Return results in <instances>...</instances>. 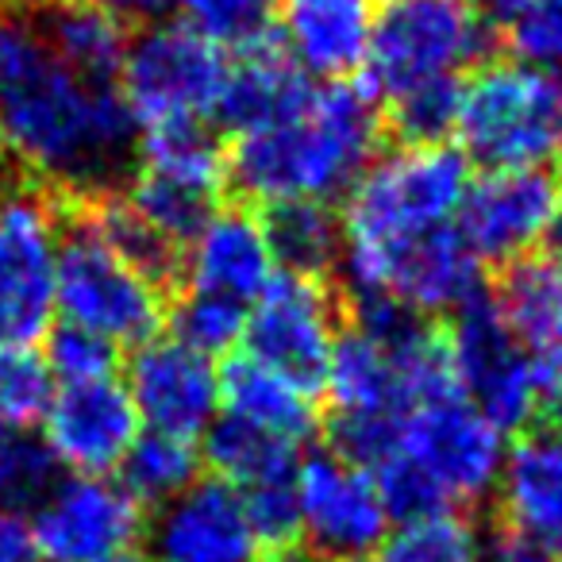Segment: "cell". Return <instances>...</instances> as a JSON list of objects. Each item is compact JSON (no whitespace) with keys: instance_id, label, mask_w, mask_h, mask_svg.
Segmentation results:
<instances>
[{"instance_id":"cell-1","label":"cell","mask_w":562,"mask_h":562,"mask_svg":"<svg viewBox=\"0 0 562 562\" xmlns=\"http://www.w3.org/2000/svg\"><path fill=\"white\" fill-rule=\"evenodd\" d=\"M135 120L116 86L74 74L40 20L0 4V147L50 186L93 189L127 162Z\"/></svg>"},{"instance_id":"cell-2","label":"cell","mask_w":562,"mask_h":562,"mask_svg":"<svg viewBox=\"0 0 562 562\" xmlns=\"http://www.w3.org/2000/svg\"><path fill=\"white\" fill-rule=\"evenodd\" d=\"M382 143V112L367 86L331 81L313 89L293 116L235 139L227 181L266 209L293 201L344 196L374 162Z\"/></svg>"},{"instance_id":"cell-3","label":"cell","mask_w":562,"mask_h":562,"mask_svg":"<svg viewBox=\"0 0 562 562\" xmlns=\"http://www.w3.org/2000/svg\"><path fill=\"white\" fill-rule=\"evenodd\" d=\"M470 189V158L447 143H405L355 178L339 212V270L347 290L362 293L390 250L454 224Z\"/></svg>"},{"instance_id":"cell-4","label":"cell","mask_w":562,"mask_h":562,"mask_svg":"<svg viewBox=\"0 0 562 562\" xmlns=\"http://www.w3.org/2000/svg\"><path fill=\"white\" fill-rule=\"evenodd\" d=\"M454 132L462 155L490 170L562 158V74L528 63H485L462 81Z\"/></svg>"},{"instance_id":"cell-5","label":"cell","mask_w":562,"mask_h":562,"mask_svg":"<svg viewBox=\"0 0 562 562\" xmlns=\"http://www.w3.org/2000/svg\"><path fill=\"white\" fill-rule=\"evenodd\" d=\"M490 35L474 0H385L362 66L367 89L393 101L408 89L459 81L462 70L482 63Z\"/></svg>"},{"instance_id":"cell-6","label":"cell","mask_w":562,"mask_h":562,"mask_svg":"<svg viewBox=\"0 0 562 562\" xmlns=\"http://www.w3.org/2000/svg\"><path fill=\"white\" fill-rule=\"evenodd\" d=\"M227 66L220 43L189 24L158 20L127 40L116 89L139 132L189 127L220 112Z\"/></svg>"},{"instance_id":"cell-7","label":"cell","mask_w":562,"mask_h":562,"mask_svg":"<svg viewBox=\"0 0 562 562\" xmlns=\"http://www.w3.org/2000/svg\"><path fill=\"white\" fill-rule=\"evenodd\" d=\"M55 313L112 347H139L162 324V285L116 255L86 220L66 232L58 250Z\"/></svg>"},{"instance_id":"cell-8","label":"cell","mask_w":562,"mask_h":562,"mask_svg":"<svg viewBox=\"0 0 562 562\" xmlns=\"http://www.w3.org/2000/svg\"><path fill=\"white\" fill-rule=\"evenodd\" d=\"M63 239V212L47 189L0 186V347H35L50 331Z\"/></svg>"},{"instance_id":"cell-9","label":"cell","mask_w":562,"mask_h":562,"mask_svg":"<svg viewBox=\"0 0 562 562\" xmlns=\"http://www.w3.org/2000/svg\"><path fill=\"white\" fill-rule=\"evenodd\" d=\"M390 454L405 459L459 513L497 493L508 439L467 397H447L408 408Z\"/></svg>"},{"instance_id":"cell-10","label":"cell","mask_w":562,"mask_h":562,"mask_svg":"<svg viewBox=\"0 0 562 562\" xmlns=\"http://www.w3.org/2000/svg\"><path fill=\"white\" fill-rule=\"evenodd\" d=\"M227 181V155L204 124L143 132L139 173L132 181V209L173 247H186L193 232L220 209Z\"/></svg>"},{"instance_id":"cell-11","label":"cell","mask_w":562,"mask_h":562,"mask_svg":"<svg viewBox=\"0 0 562 562\" xmlns=\"http://www.w3.org/2000/svg\"><path fill=\"white\" fill-rule=\"evenodd\" d=\"M27 524L47 562H124L147 531L127 485L97 474H63Z\"/></svg>"},{"instance_id":"cell-12","label":"cell","mask_w":562,"mask_h":562,"mask_svg":"<svg viewBox=\"0 0 562 562\" xmlns=\"http://www.w3.org/2000/svg\"><path fill=\"white\" fill-rule=\"evenodd\" d=\"M339 301L316 273L278 270L262 293L247 305V355L285 370L316 390L328 370L339 331Z\"/></svg>"},{"instance_id":"cell-13","label":"cell","mask_w":562,"mask_h":562,"mask_svg":"<svg viewBox=\"0 0 562 562\" xmlns=\"http://www.w3.org/2000/svg\"><path fill=\"white\" fill-rule=\"evenodd\" d=\"M451 347L454 378L459 390L477 413L501 431H524L539 416L536 378H531V359L508 324L501 321V308L493 293L474 297L467 308L454 313V324L447 331Z\"/></svg>"},{"instance_id":"cell-14","label":"cell","mask_w":562,"mask_h":562,"mask_svg":"<svg viewBox=\"0 0 562 562\" xmlns=\"http://www.w3.org/2000/svg\"><path fill=\"white\" fill-rule=\"evenodd\" d=\"M293 490L301 536L324 559H367L390 536L393 520L374 474L339 451L305 454L293 474Z\"/></svg>"},{"instance_id":"cell-15","label":"cell","mask_w":562,"mask_h":562,"mask_svg":"<svg viewBox=\"0 0 562 562\" xmlns=\"http://www.w3.org/2000/svg\"><path fill=\"white\" fill-rule=\"evenodd\" d=\"M562 204V181L547 166L485 170L470 178L454 227L485 262H516L547 243L554 212Z\"/></svg>"},{"instance_id":"cell-16","label":"cell","mask_w":562,"mask_h":562,"mask_svg":"<svg viewBox=\"0 0 562 562\" xmlns=\"http://www.w3.org/2000/svg\"><path fill=\"white\" fill-rule=\"evenodd\" d=\"M139 431L143 420L132 393L116 374L81 385H55V397L43 413V443L70 474L112 477L124 467Z\"/></svg>"},{"instance_id":"cell-17","label":"cell","mask_w":562,"mask_h":562,"mask_svg":"<svg viewBox=\"0 0 562 562\" xmlns=\"http://www.w3.org/2000/svg\"><path fill=\"white\" fill-rule=\"evenodd\" d=\"M482 258L470 250L454 224L436 227L405 247L390 250L355 297H390L413 316H443L482 297Z\"/></svg>"},{"instance_id":"cell-18","label":"cell","mask_w":562,"mask_h":562,"mask_svg":"<svg viewBox=\"0 0 562 562\" xmlns=\"http://www.w3.org/2000/svg\"><path fill=\"white\" fill-rule=\"evenodd\" d=\"M124 385L150 431L201 439L220 416V370L178 339H147L135 347Z\"/></svg>"},{"instance_id":"cell-19","label":"cell","mask_w":562,"mask_h":562,"mask_svg":"<svg viewBox=\"0 0 562 562\" xmlns=\"http://www.w3.org/2000/svg\"><path fill=\"white\" fill-rule=\"evenodd\" d=\"M258 551L243 493L220 477H196L150 524L155 562H258Z\"/></svg>"},{"instance_id":"cell-20","label":"cell","mask_w":562,"mask_h":562,"mask_svg":"<svg viewBox=\"0 0 562 562\" xmlns=\"http://www.w3.org/2000/svg\"><path fill=\"white\" fill-rule=\"evenodd\" d=\"M189 290L250 305L278 273L266 224L247 209H216L181 247Z\"/></svg>"},{"instance_id":"cell-21","label":"cell","mask_w":562,"mask_h":562,"mask_svg":"<svg viewBox=\"0 0 562 562\" xmlns=\"http://www.w3.org/2000/svg\"><path fill=\"white\" fill-rule=\"evenodd\" d=\"M374 0H278V43L301 74L347 81L367 66Z\"/></svg>"},{"instance_id":"cell-22","label":"cell","mask_w":562,"mask_h":562,"mask_svg":"<svg viewBox=\"0 0 562 562\" xmlns=\"http://www.w3.org/2000/svg\"><path fill=\"white\" fill-rule=\"evenodd\" d=\"M497 497L513 536L562 554V420L520 431L501 467Z\"/></svg>"},{"instance_id":"cell-23","label":"cell","mask_w":562,"mask_h":562,"mask_svg":"<svg viewBox=\"0 0 562 562\" xmlns=\"http://www.w3.org/2000/svg\"><path fill=\"white\" fill-rule=\"evenodd\" d=\"M308 97H313V78L301 74L297 63L281 50L278 35H262L250 47H239V58L227 66L216 116L247 135L293 116Z\"/></svg>"},{"instance_id":"cell-24","label":"cell","mask_w":562,"mask_h":562,"mask_svg":"<svg viewBox=\"0 0 562 562\" xmlns=\"http://www.w3.org/2000/svg\"><path fill=\"white\" fill-rule=\"evenodd\" d=\"M220 408L224 416H235L243 424H255L262 431L305 443L321 424L313 390L285 370L255 359V355H232L227 367L220 370Z\"/></svg>"},{"instance_id":"cell-25","label":"cell","mask_w":562,"mask_h":562,"mask_svg":"<svg viewBox=\"0 0 562 562\" xmlns=\"http://www.w3.org/2000/svg\"><path fill=\"white\" fill-rule=\"evenodd\" d=\"M321 385L336 413L331 420H401L408 413L393 347L355 324L339 331Z\"/></svg>"},{"instance_id":"cell-26","label":"cell","mask_w":562,"mask_h":562,"mask_svg":"<svg viewBox=\"0 0 562 562\" xmlns=\"http://www.w3.org/2000/svg\"><path fill=\"white\" fill-rule=\"evenodd\" d=\"M501 321L528 351V359L562 347V258L531 250L501 270L497 293Z\"/></svg>"},{"instance_id":"cell-27","label":"cell","mask_w":562,"mask_h":562,"mask_svg":"<svg viewBox=\"0 0 562 562\" xmlns=\"http://www.w3.org/2000/svg\"><path fill=\"white\" fill-rule=\"evenodd\" d=\"M40 32L74 74L97 86H116L127 55V32L97 0H55L43 12Z\"/></svg>"},{"instance_id":"cell-28","label":"cell","mask_w":562,"mask_h":562,"mask_svg":"<svg viewBox=\"0 0 562 562\" xmlns=\"http://www.w3.org/2000/svg\"><path fill=\"white\" fill-rule=\"evenodd\" d=\"M204 462L212 467V477L227 482L232 490L247 493L270 482H290L297 474V443L262 431L255 424H243L235 416H216L204 431Z\"/></svg>"},{"instance_id":"cell-29","label":"cell","mask_w":562,"mask_h":562,"mask_svg":"<svg viewBox=\"0 0 562 562\" xmlns=\"http://www.w3.org/2000/svg\"><path fill=\"white\" fill-rule=\"evenodd\" d=\"M266 239L278 258V270L293 273H316L324 278L328 266L339 262V216L321 201H293V204H273L266 212Z\"/></svg>"},{"instance_id":"cell-30","label":"cell","mask_w":562,"mask_h":562,"mask_svg":"<svg viewBox=\"0 0 562 562\" xmlns=\"http://www.w3.org/2000/svg\"><path fill=\"white\" fill-rule=\"evenodd\" d=\"M201 462L204 459L196 451V439L143 428L139 439L132 443V451H127L124 467H120V482L127 485V493L143 508L166 505V501L186 493L201 477Z\"/></svg>"},{"instance_id":"cell-31","label":"cell","mask_w":562,"mask_h":562,"mask_svg":"<svg viewBox=\"0 0 562 562\" xmlns=\"http://www.w3.org/2000/svg\"><path fill=\"white\" fill-rule=\"evenodd\" d=\"M81 220H86L124 262H132L135 270L147 273L158 285H166L173 273H181V247L162 239V235L132 209L127 196H97Z\"/></svg>"},{"instance_id":"cell-32","label":"cell","mask_w":562,"mask_h":562,"mask_svg":"<svg viewBox=\"0 0 562 562\" xmlns=\"http://www.w3.org/2000/svg\"><path fill=\"white\" fill-rule=\"evenodd\" d=\"M374 562H485V539L462 513H436L390 528Z\"/></svg>"},{"instance_id":"cell-33","label":"cell","mask_w":562,"mask_h":562,"mask_svg":"<svg viewBox=\"0 0 562 562\" xmlns=\"http://www.w3.org/2000/svg\"><path fill=\"white\" fill-rule=\"evenodd\" d=\"M55 378L35 347H0V439L24 436L43 424Z\"/></svg>"},{"instance_id":"cell-34","label":"cell","mask_w":562,"mask_h":562,"mask_svg":"<svg viewBox=\"0 0 562 562\" xmlns=\"http://www.w3.org/2000/svg\"><path fill=\"white\" fill-rule=\"evenodd\" d=\"M63 477V467L40 436H9L0 439V508L27 516L43 505Z\"/></svg>"},{"instance_id":"cell-35","label":"cell","mask_w":562,"mask_h":562,"mask_svg":"<svg viewBox=\"0 0 562 562\" xmlns=\"http://www.w3.org/2000/svg\"><path fill=\"white\" fill-rule=\"evenodd\" d=\"M170 324L178 344H186L189 351L204 355V359H216V355H227L232 347L243 344V336H247V305L216 297V293L189 290L173 308Z\"/></svg>"},{"instance_id":"cell-36","label":"cell","mask_w":562,"mask_h":562,"mask_svg":"<svg viewBox=\"0 0 562 562\" xmlns=\"http://www.w3.org/2000/svg\"><path fill=\"white\" fill-rule=\"evenodd\" d=\"M186 24L220 47H250L270 35L278 0H181Z\"/></svg>"},{"instance_id":"cell-37","label":"cell","mask_w":562,"mask_h":562,"mask_svg":"<svg viewBox=\"0 0 562 562\" xmlns=\"http://www.w3.org/2000/svg\"><path fill=\"white\" fill-rule=\"evenodd\" d=\"M459 93L462 81H436V86L408 89L385 104L405 143H443V135L454 132V120H459Z\"/></svg>"},{"instance_id":"cell-38","label":"cell","mask_w":562,"mask_h":562,"mask_svg":"<svg viewBox=\"0 0 562 562\" xmlns=\"http://www.w3.org/2000/svg\"><path fill=\"white\" fill-rule=\"evenodd\" d=\"M43 359H47L55 385H81L116 374V347L104 344L93 331L63 321H58V328L47 331V355Z\"/></svg>"},{"instance_id":"cell-39","label":"cell","mask_w":562,"mask_h":562,"mask_svg":"<svg viewBox=\"0 0 562 562\" xmlns=\"http://www.w3.org/2000/svg\"><path fill=\"white\" fill-rule=\"evenodd\" d=\"M501 35L516 63L562 74V0H524V9Z\"/></svg>"},{"instance_id":"cell-40","label":"cell","mask_w":562,"mask_h":562,"mask_svg":"<svg viewBox=\"0 0 562 562\" xmlns=\"http://www.w3.org/2000/svg\"><path fill=\"white\" fill-rule=\"evenodd\" d=\"M243 505H247L250 528L258 536V547L266 551H290L301 536V513H297V490L290 482H270L258 485V490L243 493Z\"/></svg>"},{"instance_id":"cell-41","label":"cell","mask_w":562,"mask_h":562,"mask_svg":"<svg viewBox=\"0 0 562 562\" xmlns=\"http://www.w3.org/2000/svg\"><path fill=\"white\" fill-rule=\"evenodd\" d=\"M531 378H536V401L547 420H562V347L531 359Z\"/></svg>"},{"instance_id":"cell-42","label":"cell","mask_w":562,"mask_h":562,"mask_svg":"<svg viewBox=\"0 0 562 562\" xmlns=\"http://www.w3.org/2000/svg\"><path fill=\"white\" fill-rule=\"evenodd\" d=\"M0 562H43L27 516L0 508Z\"/></svg>"},{"instance_id":"cell-43","label":"cell","mask_w":562,"mask_h":562,"mask_svg":"<svg viewBox=\"0 0 562 562\" xmlns=\"http://www.w3.org/2000/svg\"><path fill=\"white\" fill-rule=\"evenodd\" d=\"M485 562H562V554H551V551H543V547L505 531V536H497L493 543H485Z\"/></svg>"},{"instance_id":"cell-44","label":"cell","mask_w":562,"mask_h":562,"mask_svg":"<svg viewBox=\"0 0 562 562\" xmlns=\"http://www.w3.org/2000/svg\"><path fill=\"white\" fill-rule=\"evenodd\" d=\"M97 4L104 12H112L120 24H127V20H135V24H158V20H166L178 9L181 0H97Z\"/></svg>"},{"instance_id":"cell-45","label":"cell","mask_w":562,"mask_h":562,"mask_svg":"<svg viewBox=\"0 0 562 562\" xmlns=\"http://www.w3.org/2000/svg\"><path fill=\"white\" fill-rule=\"evenodd\" d=\"M324 562H367V559H324Z\"/></svg>"},{"instance_id":"cell-46","label":"cell","mask_w":562,"mask_h":562,"mask_svg":"<svg viewBox=\"0 0 562 562\" xmlns=\"http://www.w3.org/2000/svg\"><path fill=\"white\" fill-rule=\"evenodd\" d=\"M124 562H155V559H135V554H132V559H124Z\"/></svg>"},{"instance_id":"cell-47","label":"cell","mask_w":562,"mask_h":562,"mask_svg":"<svg viewBox=\"0 0 562 562\" xmlns=\"http://www.w3.org/2000/svg\"><path fill=\"white\" fill-rule=\"evenodd\" d=\"M47 4H55V0H47Z\"/></svg>"}]
</instances>
